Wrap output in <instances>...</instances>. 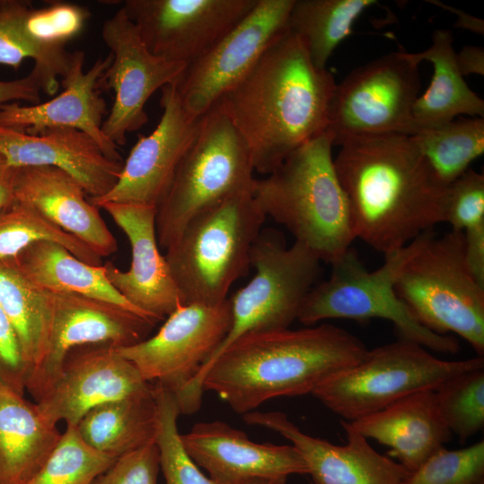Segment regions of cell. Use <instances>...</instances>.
<instances>
[{
	"label": "cell",
	"mask_w": 484,
	"mask_h": 484,
	"mask_svg": "<svg viewBox=\"0 0 484 484\" xmlns=\"http://www.w3.org/2000/svg\"><path fill=\"white\" fill-rule=\"evenodd\" d=\"M101 36L112 61L99 80V89H110L115 94L102 132L120 146L126 143L128 134L148 122L144 107L150 97L168 84H176L186 65L153 55L122 8L104 22Z\"/></svg>",
	"instance_id": "obj_14"
},
{
	"label": "cell",
	"mask_w": 484,
	"mask_h": 484,
	"mask_svg": "<svg viewBox=\"0 0 484 484\" xmlns=\"http://www.w3.org/2000/svg\"><path fill=\"white\" fill-rule=\"evenodd\" d=\"M82 186L66 171L50 166L15 169L14 201L29 205L64 231L90 246L99 257L118 245Z\"/></svg>",
	"instance_id": "obj_24"
},
{
	"label": "cell",
	"mask_w": 484,
	"mask_h": 484,
	"mask_svg": "<svg viewBox=\"0 0 484 484\" xmlns=\"http://www.w3.org/2000/svg\"><path fill=\"white\" fill-rule=\"evenodd\" d=\"M484 367L483 357L441 359L403 339L368 350L358 364L319 385L312 393L346 421L376 412L423 390H436L462 373Z\"/></svg>",
	"instance_id": "obj_10"
},
{
	"label": "cell",
	"mask_w": 484,
	"mask_h": 484,
	"mask_svg": "<svg viewBox=\"0 0 484 484\" xmlns=\"http://www.w3.org/2000/svg\"><path fill=\"white\" fill-rule=\"evenodd\" d=\"M160 456L155 440L119 457L91 484H159Z\"/></svg>",
	"instance_id": "obj_41"
},
{
	"label": "cell",
	"mask_w": 484,
	"mask_h": 484,
	"mask_svg": "<svg viewBox=\"0 0 484 484\" xmlns=\"http://www.w3.org/2000/svg\"><path fill=\"white\" fill-rule=\"evenodd\" d=\"M62 433L36 402L0 380V484H23L43 465Z\"/></svg>",
	"instance_id": "obj_26"
},
{
	"label": "cell",
	"mask_w": 484,
	"mask_h": 484,
	"mask_svg": "<svg viewBox=\"0 0 484 484\" xmlns=\"http://www.w3.org/2000/svg\"><path fill=\"white\" fill-rule=\"evenodd\" d=\"M333 145V136L323 132L265 177L255 178L252 188L266 218L285 226L295 242L331 265L356 239L347 196L334 167Z\"/></svg>",
	"instance_id": "obj_4"
},
{
	"label": "cell",
	"mask_w": 484,
	"mask_h": 484,
	"mask_svg": "<svg viewBox=\"0 0 484 484\" xmlns=\"http://www.w3.org/2000/svg\"><path fill=\"white\" fill-rule=\"evenodd\" d=\"M457 67L462 75H484V50L480 47L465 46L455 53Z\"/></svg>",
	"instance_id": "obj_45"
},
{
	"label": "cell",
	"mask_w": 484,
	"mask_h": 484,
	"mask_svg": "<svg viewBox=\"0 0 484 484\" xmlns=\"http://www.w3.org/2000/svg\"><path fill=\"white\" fill-rule=\"evenodd\" d=\"M13 264L30 283L40 290L105 301L156 324L110 284L103 264H87L57 243L36 242L21 252Z\"/></svg>",
	"instance_id": "obj_27"
},
{
	"label": "cell",
	"mask_w": 484,
	"mask_h": 484,
	"mask_svg": "<svg viewBox=\"0 0 484 484\" xmlns=\"http://www.w3.org/2000/svg\"><path fill=\"white\" fill-rule=\"evenodd\" d=\"M257 0H125L121 7L146 48L186 66L237 25Z\"/></svg>",
	"instance_id": "obj_15"
},
{
	"label": "cell",
	"mask_w": 484,
	"mask_h": 484,
	"mask_svg": "<svg viewBox=\"0 0 484 484\" xmlns=\"http://www.w3.org/2000/svg\"><path fill=\"white\" fill-rule=\"evenodd\" d=\"M111 61L109 53L84 71V52H73L70 67L61 80L62 92L43 103L0 105V125L30 134L56 127L76 129L91 136L108 159L123 162L118 146L102 132L107 108L99 82Z\"/></svg>",
	"instance_id": "obj_22"
},
{
	"label": "cell",
	"mask_w": 484,
	"mask_h": 484,
	"mask_svg": "<svg viewBox=\"0 0 484 484\" xmlns=\"http://www.w3.org/2000/svg\"><path fill=\"white\" fill-rule=\"evenodd\" d=\"M0 307L15 333L27 380L39 366L48 348L51 293L30 283L13 263L0 264Z\"/></svg>",
	"instance_id": "obj_30"
},
{
	"label": "cell",
	"mask_w": 484,
	"mask_h": 484,
	"mask_svg": "<svg viewBox=\"0 0 484 484\" xmlns=\"http://www.w3.org/2000/svg\"><path fill=\"white\" fill-rule=\"evenodd\" d=\"M162 115L156 128L140 136L115 186L104 195L88 198L98 205L106 202L157 207L166 194L183 157L195 140L203 116L184 108L176 84L161 89Z\"/></svg>",
	"instance_id": "obj_17"
},
{
	"label": "cell",
	"mask_w": 484,
	"mask_h": 484,
	"mask_svg": "<svg viewBox=\"0 0 484 484\" xmlns=\"http://www.w3.org/2000/svg\"><path fill=\"white\" fill-rule=\"evenodd\" d=\"M41 83L32 71L25 77L13 81H0V105L23 100L30 104L40 102Z\"/></svg>",
	"instance_id": "obj_43"
},
{
	"label": "cell",
	"mask_w": 484,
	"mask_h": 484,
	"mask_svg": "<svg viewBox=\"0 0 484 484\" xmlns=\"http://www.w3.org/2000/svg\"><path fill=\"white\" fill-rule=\"evenodd\" d=\"M438 412L461 443L484 426V367L457 375L435 390Z\"/></svg>",
	"instance_id": "obj_37"
},
{
	"label": "cell",
	"mask_w": 484,
	"mask_h": 484,
	"mask_svg": "<svg viewBox=\"0 0 484 484\" xmlns=\"http://www.w3.org/2000/svg\"><path fill=\"white\" fill-rule=\"evenodd\" d=\"M0 157L15 169H61L79 181L90 198L106 194L124 164L108 159L88 134L65 127L30 134L0 125Z\"/></svg>",
	"instance_id": "obj_23"
},
{
	"label": "cell",
	"mask_w": 484,
	"mask_h": 484,
	"mask_svg": "<svg viewBox=\"0 0 484 484\" xmlns=\"http://www.w3.org/2000/svg\"><path fill=\"white\" fill-rule=\"evenodd\" d=\"M367 350L358 337L330 324L249 333L219 355L202 387L244 415L273 398L312 393Z\"/></svg>",
	"instance_id": "obj_3"
},
{
	"label": "cell",
	"mask_w": 484,
	"mask_h": 484,
	"mask_svg": "<svg viewBox=\"0 0 484 484\" xmlns=\"http://www.w3.org/2000/svg\"><path fill=\"white\" fill-rule=\"evenodd\" d=\"M152 385L157 402L154 440L166 484H215L199 470L183 445L177 422L180 411L174 393L160 384Z\"/></svg>",
	"instance_id": "obj_35"
},
{
	"label": "cell",
	"mask_w": 484,
	"mask_h": 484,
	"mask_svg": "<svg viewBox=\"0 0 484 484\" xmlns=\"http://www.w3.org/2000/svg\"><path fill=\"white\" fill-rule=\"evenodd\" d=\"M445 222L465 232L484 227V175L469 169L448 186Z\"/></svg>",
	"instance_id": "obj_40"
},
{
	"label": "cell",
	"mask_w": 484,
	"mask_h": 484,
	"mask_svg": "<svg viewBox=\"0 0 484 484\" xmlns=\"http://www.w3.org/2000/svg\"><path fill=\"white\" fill-rule=\"evenodd\" d=\"M26 367L13 328L0 307V380L25 394Z\"/></svg>",
	"instance_id": "obj_42"
},
{
	"label": "cell",
	"mask_w": 484,
	"mask_h": 484,
	"mask_svg": "<svg viewBox=\"0 0 484 484\" xmlns=\"http://www.w3.org/2000/svg\"><path fill=\"white\" fill-rule=\"evenodd\" d=\"M156 427L152 385L149 392L94 407L74 428L89 446L117 458L154 440Z\"/></svg>",
	"instance_id": "obj_29"
},
{
	"label": "cell",
	"mask_w": 484,
	"mask_h": 484,
	"mask_svg": "<svg viewBox=\"0 0 484 484\" xmlns=\"http://www.w3.org/2000/svg\"><path fill=\"white\" fill-rule=\"evenodd\" d=\"M14 174L15 168L7 165L0 157V212L14 202Z\"/></svg>",
	"instance_id": "obj_46"
},
{
	"label": "cell",
	"mask_w": 484,
	"mask_h": 484,
	"mask_svg": "<svg viewBox=\"0 0 484 484\" xmlns=\"http://www.w3.org/2000/svg\"><path fill=\"white\" fill-rule=\"evenodd\" d=\"M230 324L229 298L218 305L181 304L153 336L116 350L145 381L177 393L196 376Z\"/></svg>",
	"instance_id": "obj_13"
},
{
	"label": "cell",
	"mask_w": 484,
	"mask_h": 484,
	"mask_svg": "<svg viewBox=\"0 0 484 484\" xmlns=\"http://www.w3.org/2000/svg\"><path fill=\"white\" fill-rule=\"evenodd\" d=\"M51 296L48 348L25 384V391L35 402L50 390L73 349L94 344L133 345L146 339L155 325L148 319L99 299L71 293H51Z\"/></svg>",
	"instance_id": "obj_16"
},
{
	"label": "cell",
	"mask_w": 484,
	"mask_h": 484,
	"mask_svg": "<svg viewBox=\"0 0 484 484\" xmlns=\"http://www.w3.org/2000/svg\"><path fill=\"white\" fill-rule=\"evenodd\" d=\"M484 478V442L437 450L410 472L402 484H473Z\"/></svg>",
	"instance_id": "obj_39"
},
{
	"label": "cell",
	"mask_w": 484,
	"mask_h": 484,
	"mask_svg": "<svg viewBox=\"0 0 484 484\" xmlns=\"http://www.w3.org/2000/svg\"><path fill=\"white\" fill-rule=\"evenodd\" d=\"M411 139L435 177L449 186L483 154L484 119H454L440 127L419 131Z\"/></svg>",
	"instance_id": "obj_32"
},
{
	"label": "cell",
	"mask_w": 484,
	"mask_h": 484,
	"mask_svg": "<svg viewBox=\"0 0 484 484\" xmlns=\"http://www.w3.org/2000/svg\"><path fill=\"white\" fill-rule=\"evenodd\" d=\"M336 84L288 29L218 103L245 140L255 171L268 175L325 131Z\"/></svg>",
	"instance_id": "obj_2"
},
{
	"label": "cell",
	"mask_w": 484,
	"mask_h": 484,
	"mask_svg": "<svg viewBox=\"0 0 484 484\" xmlns=\"http://www.w3.org/2000/svg\"><path fill=\"white\" fill-rule=\"evenodd\" d=\"M350 425L366 438L390 448L389 454L409 472L451 439L435 400V390L407 395Z\"/></svg>",
	"instance_id": "obj_25"
},
{
	"label": "cell",
	"mask_w": 484,
	"mask_h": 484,
	"mask_svg": "<svg viewBox=\"0 0 484 484\" xmlns=\"http://www.w3.org/2000/svg\"><path fill=\"white\" fill-rule=\"evenodd\" d=\"M116 459L89 446L74 427H66L48 458L23 484H91Z\"/></svg>",
	"instance_id": "obj_36"
},
{
	"label": "cell",
	"mask_w": 484,
	"mask_h": 484,
	"mask_svg": "<svg viewBox=\"0 0 484 484\" xmlns=\"http://www.w3.org/2000/svg\"><path fill=\"white\" fill-rule=\"evenodd\" d=\"M473 484H484V478H481L479 480H477L475 483Z\"/></svg>",
	"instance_id": "obj_47"
},
{
	"label": "cell",
	"mask_w": 484,
	"mask_h": 484,
	"mask_svg": "<svg viewBox=\"0 0 484 484\" xmlns=\"http://www.w3.org/2000/svg\"><path fill=\"white\" fill-rule=\"evenodd\" d=\"M435 234L433 229L426 231L407 246L385 254L384 264L373 271H368L357 252L350 247L332 264L330 278L309 290L297 320L309 326L326 319L381 318L393 324L400 339L416 342L428 350L457 353L458 340L422 325L395 291V283L405 264Z\"/></svg>",
	"instance_id": "obj_7"
},
{
	"label": "cell",
	"mask_w": 484,
	"mask_h": 484,
	"mask_svg": "<svg viewBox=\"0 0 484 484\" xmlns=\"http://www.w3.org/2000/svg\"><path fill=\"white\" fill-rule=\"evenodd\" d=\"M395 291L426 328L456 334L483 357L484 286L466 264L462 231L435 234L405 264Z\"/></svg>",
	"instance_id": "obj_9"
},
{
	"label": "cell",
	"mask_w": 484,
	"mask_h": 484,
	"mask_svg": "<svg viewBox=\"0 0 484 484\" xmlns=\"http://www.w3.org/2000/svg\"><path fill=\"white\" fill-rule=\"evenodd\" d=\"M294 0H257L253 9L176 83L184 108L203 116L255 65L268 47L288 30Z\"/></svg>",
	"instance_id": "obj_12"
},
{
	"label": "cell",
	"mask_w": 484,
	"mask_h": 484,
	"mask_svg": "<svg viewBox=\"0 0 484 484\" xmlns=\"http://www.w3.org/2000/svg\"><path fill=\"white\" fill-rule=\"evenodd\" d=\"M151 388L115 346L86 345L68 353L56 382L36 403L51 423L65 421L66 427H75L94 407Z\"/></svg>",
	"instance_id": "obj_18"
},
{
	"label": "cell",
	"mask_w": 484,
	"mask_h": 484,
	"mask_svg": "<svg viewBox=\"0 0 484 484\" xmlns=\"http://www.w3.org/2000/svg\"><path fill=\"white\" fill-rule=\"evenodd\" d=\"M249 149L219 103L203 115L199 133L157 206L160 247L168 249L202 211L253 188Z\"/></svg>",
	"instance_id": "obj_8"
},
{
	"label": "cell",
	"mask_w": 484,
	"mask_h": 484,
	"mask_svg": "<svg viewBox=\"0 0 484 484\" xmlns=\"http://www.w3.org/2000/svg\"><path fill=\"white\" fill-rule=\"evenodd\" d=\"M243 419L288 439L304 459L311 484H402L410 473L399 462L377 453L346 420L341 424L347 444L338 445L304 433L281 411H253L244 414Z\"/></svg>",
	"instance_id": "obj_21"
},
{
	"label": "cell",
	"mask_w": 484,
	"mask_h": 484,
	"mask_svg": "<svg viewBox=\"0 0 484 484\" xmlns=\"http://www.w3.org/2000/svg\"><path fill=\"white\" fill-rule=\"evenodd\" d=\"M22 1H0V64L19 68L27 59L34 60L31 70L39 77L42 91L54 95L59 87L58 76L67 73L72 53L49 51L33 45L22 32L18 15Z\"/></svg>",
	"instance_id": "obj_34"
},
{
	"label": "cell",
	"mask_w": 484,
	"mask_h": 484,
	"mask_svg": "<svg viewBox=\"0 0 484 484\" xmlns=\"http://www.w3.org/2000/svg\"><path fill=\"white\" fill-rule=\"evenodd\" d=\"M90 17L89 10L76 4L59 1L33 8L22 1L18 22L22 32L33 45L60 51L82 30Z\"/></svg>",
	"instance_id": "obj_38"
},
{
	"label": "cell",
	"mask_w": 484,
	"mask_h": 484,
	"mask_svg": "<svg viewBox=\"0 0 484 484\" xmlns=\"http://www.w3.org/2000/svg\"><path fill=\"white\" fill-rule=\"evenodd\" d=\"M39 241L57 243L80 260L101 265V257L90 246L58 228L36 209L14 201L0 212V264H13L21 252Z\"/></svg>",
	"instance_id": "obj_33"
},
{
	"label": "cell",
	"mask_w": 484,
	"mask_h": 484,
	"mask_svg": "<svg viewBox=\"0 0 484 484\" xmlns=\"http://www.w3.org/2000/svg\"><path fill=\"white\" fill-rule=\"evenodd\" d=\"M104 209L127 237L131 264L121 271L111 262L103 264L110 284L134 307L156 323L169 316L182 300L156 233L157 207L106 202Z\"/></svg>",
	"instance_id": "obj_20"
},
{
	"label": "cell",
	"mask_w": 484,
	"mask_h": 484,
	"mask_svg": "<svg viewBox=\"0 0 484 484\" xmlns=\"http://www.w3.org/2000/svg\"><path fill=\"white\" fill-rule=\"evenodd\" d=\"M419 91V65L408 53L385 55L336 84L325 131L334 145L364 136L413 135L412 109Z\"/></svg>",
	"instance_id": "obj_11"
},
{
	"label": "cell",
	"mask_w": 484,
	"mask_h": 484,
	"mask_svg": "<svg viewBox=\"0 0 484 484\" xmlns=\"http://www.w3.org/2000/svg\"><path fill=\"white\" fill-rule=\"evenodd\" d=\"M266 217L252 189L202 211L166 250L182 304L218 305L247 273L251 251Z\"/></svg>",
	"instance_id": "obj_5"
},
{
	"label": "cell",
	"mask_w": 484,
	"mask_h": 484,
	"mask_svg": "<svg viewBox=\"0 0 484 484\" xmlns=\"http://www.w3.org/2000/svg\"><path fill=\"white\" fill-rule=\"evenodd\" d=\"M462 234L466 264L473 277L484 285V227Z\"/></svg>",
	"instance_id": "obj_44"
},
{
	"label": "cell",
	"mask_w": 484,
	"mask_h": 484,
	"mask_svg": "<svg viewBox=\"0 0 484 484\" xmlns=\"http://www.w3.org/2000/svg\"><path fill=\"white\" fill-rule=\"evenodd\" d=\"M333 159L356 238L384 255L445 222L443 186L411 136L382 134L348 140Z\"/></svg>",
	"instance_id": "obj_1"
},
{
	"label": "cell",
	"mask_w": 484,
	"mask_h": 484,
	"mask_svg": "<svg viewBox=\"0 0 484 484\" xmlns=\"http://www.w3.org/2000/svg\"><path fill=\"white\" fill-rule=\"evenodd\" d=\"M453 42L450 30H436L428 48L419 53H408L418 65L428 61L434 69L429 86L413 106L416 133L440 127L460 115L484 117V100L467 85L460 73Z\"/></svg>",
	"instance_id": "obj_28"
},
{
	"label": "cell",
	"mask_w": 484,
	"mask_h": 484,
	"mask_svg": "<svg viewBox=\"0 0 484 484\" xmlns=\"http://www.w3.org/2000/svg\"><path fill=\"white\" fill-rule=\"evenodd\" d=\"M319 259L304 245L287 246L280 233L261 230L251 251L252 279L230 298L229 330L196 376L177 393L179 405L186 411L200 409L202 381L209 367L240 337L263 332L288 329L298 319L303 301L315 286Z\"/></svg>",
	"instance_id": "obj_6"
},
{
	"label": "cell",
	"mask_w": 484,
	"mask_h": 484,
	"mask_svg": "<svg viewBox=\"0 0 484 484\" xmlns=\"http://www.w3.org/2000/svg\"><path fill=\"white\" fill-rule=\"evenodd\" d=\"M376 0H294L288 29L301 42L313 64L325 69L334 49L358 18Z\"/></svg>",
	"instance_id": "obj_31"
},
{
	"label": "cell",
	"mask_w": 484,
	"mask_h": 484,
	"mask_svg": "<svg viewBox=\"0 0 484 484\" xmlns=\"http://www.w3.org/2000/svg\"><path fill=\"white\" fill-rule=\"evenodd\" d=\"M181 440L193 461L208 471L215 484H286L293 474H308L304 459L292 445L255 443L222 421L198 422L181 435Z\"/></svg>",
	"instance_id": "obj_19"
},
{
	"label": "cell",
	"mask_w": 484,
	"mask_h": 484,
	"mask_svg": "<svg viewBox=\"0 0 484 484\" xmlns=\"http://www.w3.org/2000/svg\"><path fill=\"white\" fill-rule=\"evenodd\" d=\"M243 484H265V483H261V482H247V483H243Z\"/></svg>",
	"instance_id": "obj_48"
}]
</instances>
